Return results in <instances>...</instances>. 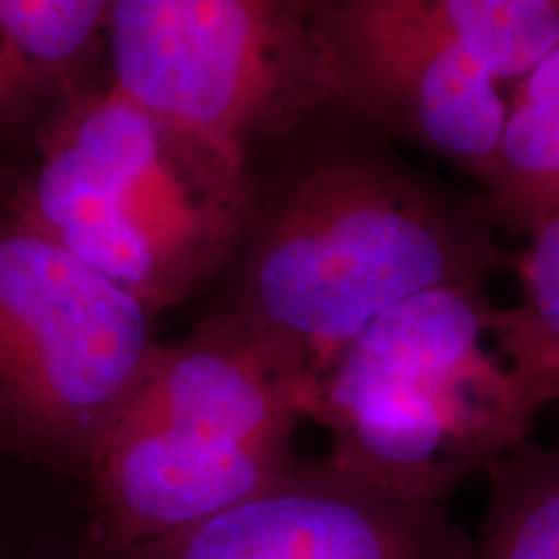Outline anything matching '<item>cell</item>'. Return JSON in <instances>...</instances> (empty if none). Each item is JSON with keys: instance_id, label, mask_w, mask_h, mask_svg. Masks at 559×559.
Segmentation results:
<instances>
[{"instance_id": "1", "label": "cell", "mask_w": 559, "mask_h": 559, "mask_svg": "<svg viewBox=\"0 0 559 559\" xmlns=\"http://www.w3.org/2000/svg\"><path fill=\"white\" fill-rule=\"evenodd\" d=\"M383 138L326 109L251 156L247 226L210 313L270 347L306 389L381 313L487 283L513 260L481 198L415 169Z\"/></svg>"}, {"instance_id": "2", "label": "cell", "mask_w": 559, "mask_h": 559, "mask_svg": "<svg viewBox=\"0 0 559 559\" xmlns=\"http://www.w3.org/2000/svg\"><path fill=\"white\" fill-rule=\"evenodd\" d=\"M249 205V156L138 107L107 81L41 124L5 200L153 317L223 275Z\"/></svg>"}, {"instance_id": "3", "label": "cell", "mask_w": 559, "mask_h": 559, "mask_svg": "<svg viewBox=\"0 0 559 559\" xmlns=\"http://www.w3.org/2000/svg\"><path fill=\"white\" fill-rule=\"evenodd\" d=\"M500 311L487 283H459L370 321L306 389L324 459L396 498L449 502L526 443L549 407L502 347Z\"/></svg>"}, {"instance_id": "4", "label": "cell", "mask_w": 559, "mask_h": 559, "mask_svg": "<svg viewBox=\"0 0 559 559\" xmlns=\"http://www.w3.org/2000/svg\"><path fill=\"white\" fill-rule=\"evenodd\" d=\"M306 381L207 313L153 353L88 469L86 544L130 547L251 498L296 464Z\"/></svg>"}, {"instance_id": "5", "label": "cell", "mask_w": 559, "mask_h": 559, "mask_svg": "<svg viewBox=\"0 0 559 559\" xmlns=\"http://www.w3.org/2000/svg\"><path fill=\"white\" fill-rule=\"evenodd\" d=\"M153 319L0 210V449L86 479L156 353Z\"/></svg>"}, {"instance_id": "6", "label": "cell", "mask_w": 559, "mask_h": 559, "mask_svg": "<svg viewBox=\"0 0 559 559\" xmlns=\"http://www.w3.org/2000/svg\"><path fill=\"white\" fill-rule=\"evenodd\" d=\"M104 60L138 107L249 158L337 109L304 0H111Z\"/></svg>"}, {"instance_id": "7", "label": "cell", "mask_w": 559, "mask_h": 559, "mask_svg": "<svg viewBox=\"0 0 559 559\" xmlns=\"http://www.w3.org/2000/svg\"><path fill=\"white\" fill-rule=\"evenodd\" d=\"M337 109L487 185L508 94L485 68L423 26L362 0H304Z\"/></svg>"}, {"instance_id": "8", "label": "cell", "mask_w": 559, "mask_h": 559, "mask_svg": "<svg viewBox=\"0 0 559 559\" xmlns=\"http://www.w3.org/2000/svg\"><path fill=\"white\" fill-rule=\"evenodd\" d=\"M83 559H474L449 502H417L298 459L251 498L130 547L86 544Z\"/></svg>"}, {"instance_id": "9", "label": "cell", "mask_w": 559, "mask_h": 559, "mask_svg": "<svg viewBox=\"0 0 559 559\" xmlns=\"http://www.w3.org/2000/svg\"><path fill=\"white\" fill-rule=\"evenodd\" d=\"M111 0H0V148L24 151L96 83Z\"/></svg>"}, {"instance_id": "10", "label": "cell", "mask_w": 559, "mask_h": 559, "mask_svg": "<svg viewBox=\"0 0 559 559\" xmlns=\"http://www.w3.org/2000/svg\"><path fill=\"white\" fill-rule=\"evenodd\" d=\"M479 198L495 226L521 236L559 210V41L510 86L498 158Z\"/></svg>"}, {"instance_id": "11", "label": "cell", "mask_w": 559, "mask_h": 559, "mask_svg": "<svg viewBox=\"0 0 559 559\" xmlns=\"http://www.w3.org/2000/svg\"><path fill=\"white\" fill-rule=\"evenodd\" d=\"M407 19L513 86L559 41V13L544 0H362Z\"/></svg>"}, {"instance_id": "12", "label": "cell", "mask_w": 559, "mask_h": 559, "mask_svg": "<svg viewBox=\"0 0 559 559\" xmlns=\"http://www.w3.org/2000/svg\"><path fill=\"white\" fill-rule=\"evenodd\" d=\"M474 559H559V445L526 440L487 466Z\"/></svg>"}, {"instance_id": "13", "label": "cell", "mask_w": 559, "mask_h": 559, "mask_svg": "<svg viewBox=\"0 0 559 559\" xmlns=\"http://www.w3.org/2000/svg\"><path fill=\"white\" fill-rule=\"evenodd\" d=\"M510 270L519 275L521 300L500 311L502 347L551 407L559 402V210L528 230Z\"/></svg>"}, {"instance_id": "14", "label": "cell", "mask_w": 559, "mask_h": 559, "mask_svg": "<svg viewBox=\"0 0 559 559\" xmlns=\"http://www.w3.org/2000/svg\"><path fill=\"white\" fill-rule=\"evenodd\" d=\"M544 3H547V5H551V9H555V11L559 13V0H544Z\"/></svg>"}]
</instances>
